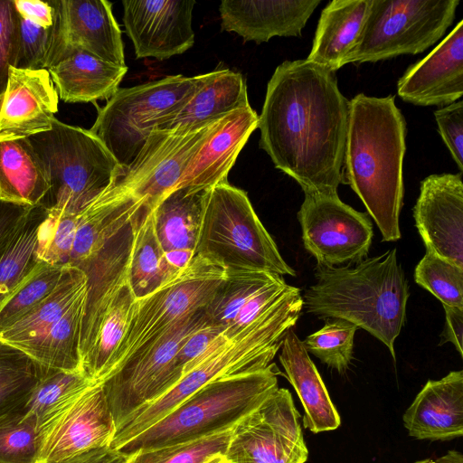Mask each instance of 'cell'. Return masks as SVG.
<instances>
[{
    "instance_id": "6da1fadb",
    "label": "cell",
    "mask_w": 463,
    "mask_h": 463,
    "mask_svg": "<svg viewBox=\"0 0 463 463\" xmlns=\"http://www.w3.org/2000/svg\"><path fill=\"white\" fill-rule=\"evenodd\" d=\"M348 117L349 100L335 71L307 60L285 61L267 85L260 147L305 194L336 195L345 184Z\"/></svg>"
},
{
    "instance_id": "7a4b0ae2",
    "label": "cell",
    "mask_w": 463,
    "mask_h": 463,
    "mask_svg": "<svg viewBox=\"0 0 463 463\" xmlns=\"http://www.w3.org/2000/svg\"><path fill=\"white\" fill-rule=\"evenodd\" d=\"M405 137L406 121L394 96L359 93L349 100L345 184L359 196L384 241L401 238Z\"/></svg>"
},
{
    "instance_id": "3957f363",
    "label": "cell",
    "mask_w": 463,
    "mask_h": 463,
    "mask_svg": "<svg viewBox=\"0 0 463 463\" xmlns=\"http://www.w3.org/2000/svg\"><path fill=\"white\" fill-rule=\"evenodd\" d=\"M315 271L316 283L302 297L307 312L364 329L388 347L395 361L394 342L405 324L410 296L396 249L353 268L317 263Z\"/></svg>"
},
{
    "instance_id": "277c9868",
    "label": "cell",
    "mask_w": 463,
    "mask_h": 463,
    "mask_svg": "<svg viewBox=\"0 0 463 463\" xmlns=\"http://www.w3.org/2000/svg\"><path fill=\"white\" fill-rule=\"evenodd\" d=\"M303 307L300 289L296 287L277 306L206 355L166 393L128 418L116 430L110 448L118 449L208 383L269 366Z\"/></svg>"
},
{
    "instance_id": "5b68a950",
    "label": "cell",
    "mask_w": 463,
    "mask_h": 463,
    "mask_svg": "<svg viewBox=\"0 0 463 463\" xmlns=\"http://www.w3.org/2000/svg\"><path fill=\"white\" fill-rule=\"evenodd\" d=\"M279 374L271 363L261 370L213 380L118 450L128 456L232 429L279 387Z\"/></svg>"
},
{
    "instance_id": "8992f818",
    "label": "cell",
    "mask_w": 463,
    "mask_h": 463,
    "mask_svg": "<svg viewBox=\"0 0 463 463\" xmlns=\"http://www.w3.org/2000/svg\"><path fill=\"white\" fill-rule=\"evenodd\" d=\"M195 255L225 271L296 276L256 214L247 193L228 182L205 191Z\"/></svg>"
},
{
    "instance_id": "52a82bcc",
    "label": "cell",
    "mask_w": 463,
    "mask_h": 463,
    "mask_svg": "<svg viewBox=\"0 0 463 463\" xmlns=\"http://www.w3.org/2000/svg\"><path fill=\"white\" fill-rule=\"evenodd\" d=\"M27 138L49 181L50 189L42 204L47 209L76 213L125 174L90 129L55 118L51 129Z\"/></svg>"
},
{
    "instance_id": "ba28073f",
    "label": "cell",
    "mask_w": 463,
    "mask_h": 463,
    "mask_svg": "<svg viewBox=\"0 0 463 463\" xmlns=\"http://www.w3.org/2000/svg\"><path fill=\"white\" fill-rule=\"evenodd\" d=\"M225 278L226 271L222 268L200 255H194L173 279L136 299L105 379L134 354L155 344L182 320L204 309Z\"/></svg>"
},
{
    "instance_id": "9c48e42d",
    "label": "cell",
    "mask_w": 463,
    "mask_h": 463,
    "mask_svg": "<svg viewBox=\"0 0 463 463\" xmlns=\"http://www.w3.org/2000/svg\"><path fill=\"white\" fill-rule=\"evenodd\" d=\"M199 80V75H173L134 87L119 88L98 110L90 131L126 172L157 123L190 98Z\"/></svg>"
},
{
    "instance_id": "30bf717a",
    "label": "cell",
    "mask_w": 463,
    "mask_h": 463,
    "mask_svg": "<svg viewBox=\"0 0 463 463\" xmlns=\"http://www.w3.org/2000/svg\"><path fill=\"white\" fill-rule=\"evenodd\" d=\"M459 0H372L359 38L345 63L417 54L452 24Z\"/></svg>"
},
{
    "instance_id": "8fae6325",
    "label": "cell",
    "mask_w": 463,
    "mask_h": 463,
    "mask_svg": "<svg viewBox=\"0 0 463 463\" xmlns=\"http://www.w3.org/2000/svg\"><path fill=\"white\" fill-rule=\"evenodd\" d=\"M206 321L204 309L187 317L100 383L116 430L181 379L183 373L176 359L178 349Z\"/></svg>"
},
{
    "instance_id": "7c38bea8",
    "label": "cell",
    "mask_w": 463,
    "mask_h": 463,
    "mask_svg": "<svg viewBox=\"0 0 463 463\" xmlns=\"http://www.w3.org/2000/svg\"><path fill=\"white\" fill-rule=\"evenodd\" d=\"M292 395L274 390L232 429L224 458L231 463H305L308 458Z\"/></svg>"
},
{
    "instance_id": "4fadbf2b",
    "label": "cell",
    "mask_w": 463,
    "mask_h": 463,
    "mask_svg": "<svg viewBox=\"0 0 463 463\" xmlns=\"http://www.w3.org/2000/svg\"><path fill=\"white\" fill-rule=\"evenodd\" d=\"M298 220L304 247L317 263L350 265L366 259L373 234L372 222L338 194H305Z\"/></svg>"
},
{
    "instance_id": "5bb4252c",
    "label": "cell",
    "mask_w": 463,
    "mask_h": 463,
    "mask_svg": "<svg viewBox=\"0 0 463 463\" xmlns=\"http://www.w3.org/2000/svg\"><path fill=\"white\" fill-rule=\"evenodd\" d=\"M116 425L100 383L50 411L38 425V463L110 447Z\"/></svg>"
},
{
    "instance_id": "9a60e30c",
    "label": "cell",
    "mask_w": 463,
    "mask_h": 463,
    "mask_svg": "<svg viewBox=\"0 0 463 463\" xmlns=\"http://www.w3.org/2000/svg\"><path fill=\"white\" fill-rule=\"evenodd\" d=\"M220 118L186 129L155 128L117 183L154 209L178 188L191 159Z\"/></svg>"
},
{
    "instance_id": "2e32d148",
    "label": "cell",
    "mask_w": 463,
    "mask_h": 463,
    "mask_svg": "<svg viewBox=\"0 0 463 463\" xmlns=\"http://www.w3.org/2000/svg\"><path fill=\"white\" fill-rule=\"evenodd\" d=\"M123 23L137 58L163 61L194 43V0H123Z\"/></svg>"
},
{
    "instance_id": "e0dca14e",
    "label": "cell",
    "mask_w": 463,
    "mask_h": 463,
    "mask_svg": "<svg viewBox=\"0 0 463 463\" xmlns=\"http://www.w3.org/2000/svg\"><path fill=\"white\" fill-rule=\"evenodd\" d=\"M413 218L426 250L463 268L462 173L424 178Z\"/></svg>"
},
{
    "instance_id": "ac0fdd59",
    "label": "cell",
    "mask_w": 463,
    "mask_h": 463,
    "mask_svg": "<svg viewBox=\"0 0 463 463\" xmlns=\"http://www.w3.org/2000/svg\"><path fill=\"white\" fill-rule=\"evenodd\" d=\"M294 288L278 274L226 271L225 279L204 308L205 317L232 338L281 302Z\"/></svg>"
},
{
    "instance_id": "d6986e66",
    "label": "cell",
    "mask_w": 463,
    "mask_h": 463,
    "mask_svg": "<svg viewBox=\"0 0 463 463\" xmlns=\"http://www.w3.org/2000/svg\"><path fill=\"white\" fill-rule=\"evenodd\" d=\"M55 1L58 21L51 64L64 51L80 49L109 63L127 66L121 30L113 15L110 2Z\"/></svg>"
},
{
    "instance_id": "ffe728a7",
    "label": "cell",
    "mask_w": 463,
    "mask_h": 463,
    "mask_svg": "<svg viewBox=\"0 0 463 463\" xmlns=\"http://www.w3.org/2000/svg\"><path fill=\"white\" fill-rule=\"evenodd\" d=\"M397 94L417 106L445 107L463 94V20L397 82Z\"/></svg>"
},
{
    "instance_id": "44dd1931",
    "label": "cell",
    "mask_w": 463,
    "mask_h": 463,
    "mask_svg": "<svg viewBox=\"0 0 463 463\" xmlns=\"http://www.w3.org/2000/svg\"><path fill=\"white\" fill-rule=\"evenodd\" d=\"M59 96L46 69L10 67L0 99V133L29 137L52 128Z\"/></svg>"
},
{
    "instance_id": "7402d4cb",
    "label": "cell",
    "mask_w": 463,
    "mask_h": 463,
    "mask_svg": "<svg viewBox=\"0 0 463 463\" xmlns=\"http://www.w3.org/2000/svg\"><path fill=\"white\" fill-rule=\"evenodd\" d=\"M258 124L259 116L250 106L222 117L191 159L177 189H209L228 182L231 168Z\"/></svg>"
},
{
    "instance_id": "603a6c76",
    "label": "cell",
    "mask_w": 463,
    "mask_h": 463,
    "mask_svg": "<svg viewBox=\"0 0 463 463\" xmlns=\"http://www.w3.org/2000/svg\"><path fill=\"white\" fill-rule=\"evenodd\" d=\"M320 0L257 1L222 0L221 27L245 42H268L274 36L300 37Z\"/></svg>"
},
{
    "instance_id": "cb8c5ba5",
    "label": "cell",
    "mask_w": 463,
    "mask_h": 463,
    "mask_svg": "<svg viewBox=\"0 0 463 463\" xmlns=\"http://www.w3.org/2000/svg\"><path fill=\"white\" fill-rule=\"evenodd\" d=\"M402 420L411 437L449 440L463 435V372L429 380L405 411Z\"/></svg>"
},
{
    "instance_id": "d4e9b609",
    "label": "cell",
    "mask_w": 463,
    "mask_h": 463,
    "mask_svg": "<svg viewBox=\"0 0 463 463\" xmlns=\"http://www.w3.org/2000/svg\"><path fill=\"white\" fill-rule=\"evenodd\" d=\"M145 206L118 183L102 192L79 213V223L69 266L78 267L99 253L128 226Z\"/></svg>"
},
{
    "instance_id": "484cf974",
    "label": "cell",
    "mask_w": 463,
    "mask_h": 463,
    "mask_svg": "<svg viewBox=\"0 0 463 463\" xmlns=\"http://www.w3.org/2000/svg\"><path fill=\"white\" fill-rule=\"evenodd\" d=\"M206 190L176 189L153 209L158 242L168 265L176 273L181 272L195 255Z\"/></svg>"
},
{
    "instance_id": "4316f807",
    "label": "cell",
    "mask_w": 463,
    "mask_h": 463,
    "mask_svg": "<svg viewBox=\"0 0 463 463\" xmlns=\"http://www.w3.org/2000/svg\"><path fill=\"white\" fill-rule=\"evenodd\" d=\"M199 76L194 92L180 108L163 118L156 128H195L232 110L250 106L246 82L240 72L220 69Z\"/></svg>"
},
{
    "instance_id": "83f0119b",
    "label": "cell",
    "mask_w": 463,
    "mask_h": 463,
    "mask_svg": "<svg viewBox=\"0 0 463 463\" xmlns=\"http://www.w3.org/2000/svg\"><path fill=\"white\" fill-rule=\"evenodd\" d=\"M47 70L59 98L66 103L109 99L128 72L127 66L109 63L80 49L64 51Z\"/></svg>"
},
{
    "instance_id": "f1b7e54d",
    "label": "cell",
    "mask_w": 463,
    "mask_h": 463,
    "mask_svg": "<svg viewBox=\"0 0 463 463\" xmlns=\"http://www.w3.org/2000/svg\"><path fill=\"white\" fill-rule=\"evenodd\" d=\"M279 355L285 375L295 389L305 412L304 427L313 433L336 430L341 425L325 383L291 328L285 335Z\"/></svg>"
},
{
    "instance_id": "f546056e",
    "label": "cell",
    "mask_w": 463,
    "mask_h": 463,
    "mask_svg": "<svg viewBox=\"0 0 463 463\" xmlns=\"http://www.w3.org/2000/svg\"><path fill=\"white\" fill-rule=\"evenodd\" d=\"M372 0H333L321 12L311 51L306 59L332 71L344 65L354 47Z\"/></svg>"
},
{
    "instance_id": "4dcf8cb0",
    "label": "cell",
    "mask_w": 463,
    "mask_h": 463,
    "mask_svg": "<svg viewBox=\"0 0 463 463\" xmlns=\"http://www.w3.org/2000/svg\"><path fill=\"white\" fill-rule=\"evenodd\" d=\"M49 189L27 137L0 133V201L34 207L43 204Z\"/></svg>"
},
{
    "instance_id": "1f68e13d",
    "label": "cell",
    "mask_w": 463,
    "mask_h": 463,
    "mask_svg": "<svg viewBox=\"0 0 463 463\" xmlns=\"http://www.w3.org/2000/svg\"><path fill=\"white\" fill-rule=\"evenodd\" d=\"M86 286L84 271L75 266H66L52 293L20 320L4 330L0 334V341L20 349L31 357L47 332Z\"/></svg>"
},
{
    "instance_id": "d6a6232c",
    "label": "cell",
    "mask_w": 463,
    "mask_h": 463,
    "mask_svg": "<svg viewBox=\"0 0 463 463\" xmlns=\"http://www.w3.org/2000/svg\"><path fill=\"white\" fill-rule=\"evenodd\" d=\"M130 230L128 279L134 296L138 299L156 290L178 273L168 265L158 242L153 209L145 205L132 221Z\"/></svg>"
},
{
    "instance_id": "836d02e7",
    "label": "cell",
    "mask_w": 463,
    "mask_h": 463,
    "mask_svg": "<svg viewBox=\"0 0 463 463\" xmlns=\"http://www.w3.org/2000/svg\"><path fill=\"white\" fill-rule=\"evenodd\" d=\"M86 298L87 286L44 335L33 360L49 369L82 372L80 348Z\"/></svg>"
},
{
    "instance_id": "e575fe53",
    "label": "cell",
    "mask_w": 463,
    "mask_h": 463,
    "mask_svg": "<svg viewBox=\"0 0 463 463\" xmlns=\"http://www.w3.org/2000/svg\"><path fill=\"white\" fill-rule=\"evenodd\" d=\"M45 216L43 205L31 207L0 253V307L38 262V232Z\"/></svg>"
},
{
    "instance_id": "d590c367",
    "label": "cell",
    "mask_w": 463,
    "mask_h": 463,
    "mask_svg": "<svg viewBox=\"0 0 463 463\" xmlns=\"http://www.w3.org/2000/svg\"><path fill=\"white\" fill-rule=\"evenodd\" d=\"M46 369L20 349L0 341V419L24 411Z\"/></svg>"
},
{
    "instance_id": "8d00e7d4",
    "label": "cell",
    "mask_w": 463,
    "mask_h": 463,
    "mask_svg": "<svg viewBox=\"0 0 463 463\" xmlns=\"http://www.w3.org/2000/svg\"><path fill=\"white\" fill-rule=\"evenodd\" d=\"M64 269L38 260L28 277L0 307V334L52 293Z\"/></svg>"
},
{
    "instance_id": "74e56055",
    "label": "cell",
    "mask_w": 463,
    "mask_h": 463,
    "mask_svg": "<svg viewBox=\"0 0 463 463\" xmlns=\"http://www.w3.org/2000/svg\"><path fill=\"white\" fill-rule=\"evenodd\" d=\"M358 327L343 319L332 318L302 344L328 367L345 373L353 359L354 334Z\"/></svg>"
},
{
    "instance_id": "f35d334b",
    "label": "cell",
    "mask_w": 463,
    "mask_h": 463,
    "mask_svg": "<svg viewBox=\"0 0 463 463\" xmlns=\"http://www.w3.org/2000/svg\"><path fill=\"white\" fill-rule=\"evenodd\" d=\"M95 383L82 372H64L47 368L24 408V413L40 421L58 404Z\"/></svg>"
},
{
    "instance_id": "ab89813d",
    "label": "cell",
    "mask_w": 463,
    "mask_h": 463,
    "mask_svg": "<svg viewBox=\"0 0 463 463\" xmlns=\"http://www.w3.org/2000/svg\"><path fill=\"white\" fill-rule=\"evenodd\" d=\"M79 213V212H78ZM46 208L38 232L36 258L51 265L69 266L79 223V215Z\"/></svg>"
},
{
    "instance_id": "60d3db41",
    "label": "cell",
    "mask_w": 463,
    "mask_h": 463,
    "mask_svg": "<svg viewBox=\"0 0 463 463\" xmlns=\"http://www.w3.org/2000/svg\"><path fill=\"white\" fill-rule=\"evenodd\" d=\"M414 279L443 306L463 307V268L426 250L415 268Z\"/></svg>"
},
{
    "instance_id": "b9f144b4",
    "label": "cell",
    "mask_w": 463,
    "mask_h": 463,
    "mask_svg": "<svg viewBox=\"0 0 463 463\" xmlns=\"http://www.w3.org/2000/svg\"><path fill=\"white\" fill-rule=\"evenodd\" d=\"M38 423L23 411L0 419V463H38Z\"/></svg>"
},
{
    "instance_id": "7bdbcfd3",
    "label": "cell",
    "mask_w": 463,
    "mask_h": 463,
    "mask_svg": "<svg viewBox=\"0 0 463 463\" xmlns=\"http://www.w3.org/2000/svg\"><path fill=\"white\" fill-rule=\"evenodd\" d=\"M232 429L193 441L136 452L128 456L126 463H203L225 454Z\"/></svg>"
},
{
    "instance_id": "ee69618b",
    "label": "cell",
    "mask_w": 463,
    "mask_h": 463,
    "mask_svg": "<svg viewBox=\"0 0 463 463\" xmlns=\"http://www.w3.org/2000/svg\"><path fill=\"white\" fill-rule=\"evenodd\" d=\"M58 21V20H57ZM18 56L16 68L48 69L55 45L57 24L47 26L16 13Z\"/></svg>"
},
{
    "instance_id": "f6af8a7d",
    "label": "cell",
    "mask_w": 463,
    "mask_h": 463,
    "mask_svg": "<svg viewBox=\"0 0 463 463\" xmlns=\"http://www.w3.org/2000/svg\"><path fill=\"white\" fill-rule=\"evenodd\" d=\"M228 337L223 330L208 320L195 329L180 345L176 359L183 375L192 370L201 360L217 349ZM182 375V376H183Z\"/></svg>"
},
{
    "instance_id": "bcb514c9",
    "label": "cell",
    "mask_w": 463,
    "mask_h": 463,
    "mask_svg": "<svg viewBox=\"0 0 463 463\" xmlns=\"http://www.w3.org/2000/svg\"><path fill=\"white\" fill-rule=\"evenodd\" d=\"M18 33L13 0H0V99L5 90L10 67H16Z\"/></svg>"
},
{
    "instance_id": "7dc6e473",
    "label": "cell",
    "mask_w": 463,
    "mask_h": 463,
    "mask_svg": "<svg viewBox=\"0 0 463 463\" xmlns=\"http://www.w3.org/2000/svg\"><path fill=\"white\" fill-rule=\"evenodd\" d=\"M438 131L454 162L463 171V101L458 100L434 111Z\"/></svg>"
},
{
    "instance_id": "c3c4849f",
    "label": "cell",
    "mask_w": 463,
    "mask_h": 463,
    "mask_svg": "<svg viewBox=\"0 0 463 463\" xmlns=\"http://www.w3.org/2000/svg\"><path fill=\"white\" fill-rule=\"evenodd\" d=\"M445 310V326L440 335L439 345L447 342L453 344L462 356L463 339V307L443 306Z\"/></svg>"
},
{
    "instance_id": "681fc988",
    "label": "cell",
    "mask_w": 463,
    "mask_h": 463,
    "mask_svg": "<svg viewBox=\"0 0 463 463\" xmlns=\"http://www.w3.org/2000/svg\"><path fill=\"white\" fill-rule=\"evenodd\" d=\"M30 208L0 201V253Z\"/></svg>"
},
{
    "instance_id": "f907efd6",
    "label": "cell",
    "mask_w": 463,
    "mask_h": 463,
    "mask_svg": "<svg viewBox=\"0 0 463 463\" xmlns=\"http://www.w3.org/2000/svg\"><path fill=\"white\" fill-rule=\"evenodd\" d=\"M127 459L128 456L122 452L104 447L45 463H126Z\"/></svg>"
},
{
    "instance_id": "816d5d0a",
    "label": "cell",
    "mask_w": 463,
    "mask_h": 463,
    "mask_svg": "<svg viewBox=\"0 0 463 463\" xmlns=\"http://www.w3.org/2000/svg\"><path fill=\"white\" fill-rule=\"evenodd\" d=\"M415 463H463V455L461 452L452 449L449 450L444 456L435 459L426 458L418 460Z\"/></svg>"
},
{
    "instance_id": "f5cc1de1",
    "label": "cell",
    "mask_w": 463,
    "mask_h": 463,
    "mask_svg": "<svg viewBox=\"0 0 463 463\" xmlns=\"http://www.w3.org/2000/svg\"><path fill=\"white\" fill-rule=\"evenodd\" d=\"M203 463H231V462L228 461L224 458V455H217V456H214V457L209 458L208 460H206Z\"/></svg>"
}]
</instances>
